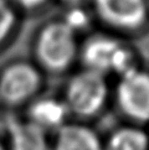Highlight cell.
<instances>
[{
    "label": "cell",
    "mask_w": 149,
    "mask_h": 150,
    "mask_svg": "<svg viewBox=\"0 0 149 150\" xmlns=\"http://www.w3.org/2000/svg\"><path fill=\"white\" fill-rule=\"evenodd\" d=\"M35 52L42 66L51 71H63L71 65L77 52L74 31L63 21H55L40 31Z\"/></svg>",
    "instance_id": "1"
},
{
    "label": "cell",
    "mask_w": 149,
    "mask_h": 150,
    "mask_svg": "<svg viewBox=\"0 0 149 150\" xmlns=\"http://www.w3.org/2000/svg\"><path fill=\"white\" fill-rule=\"evenodd\" d=\"M82 60L87 69L101 73L117 72L121 76L137 69L132 52L116 39L98 35L91 37L82 50Z\"/></svg>",
    "instance_id": "2"
},
{
    "label": "cell",
    "mask_w": 149,
    "mask_h": 150,
    "mask_svg": "<svg viewBox=\"0 0 149 150\" xmlns=\"http://www.w3.org/2000/svg\"><path fill=\"white\" fill-rule=\"evenodd\" d=\"M108 96L103 74L86 69L71 78L66 89V105L74 113L88 117L102 108Z\"/></svg>",
    "instance_id": "3"
},
{
    "label": "cell",
    "mask_w": 149,
    "mask_h": 150,
    "mask_svg": "<svg viewBox=\"0 0 149 150\" xmlns=\"http://www.w3.org/2000/svg\"><path fill=\"white\" fill-rule=\"evenodd\" d=\"M41 74L29 62L18 61L0 71V100L16 105L30 99L39 91Z\"/></svg>",
    "instance_id": "4"
},
{
    "label": "cell",
    "mask_w": 149,
    "mask_h": 150,
    "mask_svg": "<svg viewBox=\"0 0 149 150\" xmlns=\"http://www.w3.org/2000/svg\"><path fill=\"white\" fill-rule=\"evenodd\" d=\"M117 98L122 110L138 120L149 119V74L133 69L121 76Z\"/></svg>",
    "instance_id": "5"
},
{
    "label": "cell",
    "mask_w": 149,
    "mask_h": 150,
    "mask_svg": "<svg viewBox=\"0 0 149 150\" xmlns=\"http://www.w3.org/2000/svg\"><path fill=\"white\" fill-rule=\"evenodd\" d=\"M106 23L119 29H137L147 18V0H93Z\"/></svg>",
    "instance_id": "6"
},
{
    "label": "cell",
    "mask_w": 149,
    "mask_h": 150,
    "mask_svg": "<svg viewBox=\"0 0 149 150\" xmlns=\"http://www.w3.org/2000/svg\"><path fill=\"white\" fill-rule=\"evenodd\" d=\"M9 133L13 150H49L45 130L30 120H11Z\"/></svg>",
    "instance_id": "7"
},
{
    "label": "cell",
    "mask_w": 149,
    "mask_h": 150,
    "mask_svg": "<svg viewBox=\"0 0 149 150\" xmlns=\"http://www.w3.org/2000/svg\"><path fill=\"white\" fill-rule=\"evenodd\" d=\"M55 150H101V144L91 129L71 124L60 128Z\"/></svg>",
    "instance_id": "8"
},
{
    "label": "cell",
    "mask_w": 149,
    "mask_h": 150,
    "mask_svg": "<svg viewBox=\"0 0 149 150\" xmlns=\"http://www.w3.org/2000/svg\"><path fill=\"white\" fill-rule=\"evenodd\" d=\"M67 105L60 100L45 98L35 102L30 108V122L35 123L41 129L62 128L67 115Z\"/></svg>",
    "instance_id": "9"
},
{
    "label": "cell",
    "mask_w": 149,
    "mask_h": 150,
    "mask_svg": "<svg viewBox=\"0 0 149 150\" xmlns=\"http://www.w3.org/2000/svg\"><path fill=\"white\" fill-rule=\"evenodd\" d=\"M107 150H148V138L136 128H122L112 134Z\"/></svg>",
    "instance_id": "10"
},
{
    "label": "cell",
    "mask_w": 149,
    "mask_h": 150,
    "mask_svg": "<svg viewBox=\"0 0 149 150\" xmlns=\"http://www.w3.org/2000/svg\"><path fill=\"white\" fill-rule=\"evenodd\" d=\"M16 25V14L8 0H0V47L6 41Z\"/></svg>",
    "instance_id": "11"
},
{
    "label": "cell",
    "mask_w": 149,
    "mask_h": 150,
    "mask_svg": "<svg viewBox=\"0 0 149 150\" xmlns=\"http://www.w3.org/2000/svg\"><path fill=\"white\" fill-rule=\"evenodd\" d=\"M88 21H89L88 15L86 11H83V9L74 8V9H71L70 11L67 13L63 23H65L72 31L76 33L77 30H82V29L86 28L88 25Z\"/></svg>",
    "instance_id": "12"
},
{
    "label": "cell",
    "mask_w": 149,
    "mask_h": 150,
    "mask_svg": "<svg viewBox=\"0 0 149 150\" xmlns=\"http://www.w3.org/2000/svg\"><path fill=\"white\" fill-rule=\"evenodd\" d=\"M13 1L24 9H34L40 6L45 0H13Z\"/></svg>",
    "instance_id": "13"
},
{
    "label": "cell",
    "mask_w": 149,
    "mask_h": 150,
    "mask_svg": "<svg viewBox=\"0 0 149 150\" xmlns=\"http://www.w3.org/2000/svg\"><path fill=\"white\" fill-rule=\"evenodd\" d=\"M68 1H81V0H68Z\"/></svg>",
    "instance_id": "14"
},
{
    "label": "cell",
    "mask_w": 149,
    "mask_h": 150,
    "mask_svg": "<svg viewBox=\"0 0 149 150\" xmlns=\"http://www.w3.org/2000/svg\"><path fill=\"white\" fill-rule=\"evenodd\" d=\"M0 150H3V148H1V146H0Z\"/></svg>",
    "instance_id": "15"
}]
</instances>
